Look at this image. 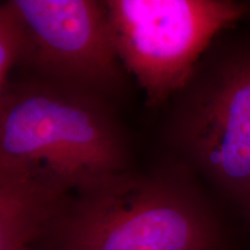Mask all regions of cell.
<instances>
[{"label":"cell","mask_w":250,"mask_h":250,"mask_svg":"<svg viewBox=\"0 0 250 250\" xmlns=\"http://www.w3.org/2000/svg\"></svg>","instance_id":"8"},{"label":"cell","mask_w":250,"mask_h":250,"mask_svg":"<svg viewBox=\"0 0 250 250\" xmlns=\"http://www.w3.org/2000/svg\"><path fill=\"white\" fill-rule=\"evenodd\" d=\"M104 7L118 57L153 107L189 85L211 41L246 13L229 0H109Z\"/></svg>","instance_id":"3"},{"label":"cell","mask_w":250,"mask_h":250,"mask_svg":"<svg viewBox=\"0 0 250 250\" xmlns=\"http://www.w3.org/2000/svg\"><path fill=\"white\" fill-rule=\"evenodd\" d=\"M27 29L21 64L39 79L104 98L125 70L115 49L104 2L12 0Z\"/></svg>","instance_id":"5"},{"label":"cell","mask_w":250,"mask_h":250,"mask_svg":"<svg viewBox=\"0 0 250 250\" xmlns=\"http://www.w3.org/2000/svg\"><path fill=\"white\" fill-rule=\"evenodd\" d=\"M127 151L102 98L34 78L0 94V183L55 206L126 171Z\"/></svg>","instance_id":"1"},{"label":"cell","mask_w":250,"mask_h":250,"mask_svg":"<svg viewBox=\"0 0 250 250\" xmlns=\"http://www.w3.org/2000/svg\"><path fill=\"white\" fill-rule=\"evenodd\" d=\"M27 43L23 19L12 1L0 7V94L8 88L9 76L17 64H21Z\"/></svg>","instance_id":"6"},{"label":"cell","mask_w":250,"mask_h":250,"mask_svg":"<svg viewBox=\"0 0 250 250\" xmlns=\"http://www.w3.org/2000/svg\"><path fill=\"white\" fill-rule=\"evenodd\" d=\"M170 134L196 167L250 208V54L223 62L187 93Z\"/></svg>","instance_id":"4"},{"label":"cell","mask_w":250,"mask_h":250,"mask_svg":"<svg viewBox=\"0 0 250 250\" xmlns=\"http://www.w3.org/2000/svg\"><path fill=\"white\" fill-rule=\"evenodd\" d=\"M4 250H37V249L30 248L29 243H26V245L14 246V247H11V248H7V249H4Z\"/></svg>","instance_id":"7"},{"label":"cell","mask_w":250,"mask_h":250,"mask_svg":"<svg viewBox=\"0 0 250 250\" xmlns=\"http://www.w3.org/2000/svg\"><path fill=\"white\" fill-rule=\"evenodd\" d=\"M42 236L52 250H212L217 228L186 184L123 171L59 202Z\"/></svg>","instance_id":"2"}]
</instances>
